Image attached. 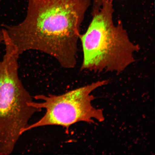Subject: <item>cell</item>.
Here are the masks:
<instances>
[{
    "label": "cell",
    "instance_id": "obj_1",
    "mask_svg": "<svg viewBox=\"0 0 155 155\" xmlns=\"http://www.w3.org/2000/svg\"><path fill=\"white\" fill-rule=\"evenodd\" d=\"M91 0H29L26 17L4 25L19 55L37 50L52 56L62 67L74 68L81 25Z\"/></svg>",
    "mask_w": 155,
    "mask_h": 155
},
{
    "label": "cell",
    "instance_id": "obj_2",
    "mask_svg": "<svg viewBox=\"0 0 155 155\" xmlns=\"http://www.w3.org/2000/svg\"><path fill=\"white\" fill-rule=\"evenodd\" d=\"M114 0H104L99 10L80 34L83 58L81 70L95 73L123 72L135 61L140 46L131 41L120 21L113 19Z\"/></svg>",
    "mask_w": 155,
    "mask_h": 155
},
{
    "label": "cell",
    "instance_id": "obj_3",
    "mask_svg": "<svg viewBox=\"0 0 155 155\" xmlns=\"http://www.w3.org/2000/svg\"><path fill=\"white\" fill-rule=\"evenodd\" d=\"M5 52L0 60V155L12 153L29 121L42 110L29 104L32 96L18 75L19 55L8 37L4 38ZM2 39L0 37V46Z\"/></svg>",
    "mask_w": 155,
    "mask_h": 155
},
{
    "label": "cell",
    "instance_id": "obj_4",
    "mask_svg": "<svg viewBox=\"0 0 155 155\" xmlns=\"http://www.w3.org/2000/svg\"><path fill=\"white\" fill-rule=\"evenodd\" d=\"M108 83L107 80L98 81L59 95L35 96L34 98L41 102L32 101L29 105L38 109L43 108L46 110L45 113L38 121L29 125L25 132L44 126L58 125L68 128L79 122L94 124V120L103 121L102 110L92 105L94 97L91 94L96 88Z\"/></svg>",
    "mask_w": 155,
    "mask_h": 155
},
{
    "label": "cell",
    "instance_id": "obj_5",
    "mask_svg": "<svg viewBox=\"0 0 155 155\" xmlns=\"http://www.w3.org/2000/svg\"><path fill=\"white\" fill-rule=\"evenodd\" d=\"M104 0H91L92 3V13L95 12L100 9Z\"/></svg>",
    "mask_w": 155,
    "mask_h": 155
}]
</instances>
